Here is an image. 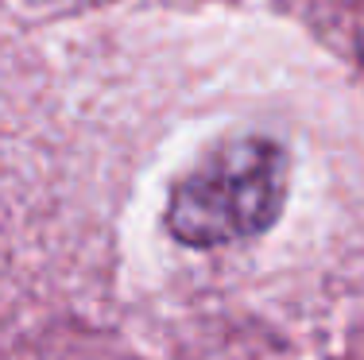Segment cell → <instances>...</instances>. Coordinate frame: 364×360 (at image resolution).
Masks as SVG:
<instances>
[{"label": "cell", "instance_id": "obj_1", "mask_svg": "<svg viewBox=\"0 0 364 360\" xmlns=\"http://www.w3.org/2000/svg\"><path fill=\"white\" fill-rule=\"evenodd\" d=\"M291 186V159L267 136H232L205 151L171 186V236L186 248H218L259 236L283 213Z\"/></svg>", "mask_w": 364, "mask_h": 360}]
</instances>
